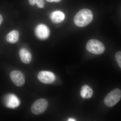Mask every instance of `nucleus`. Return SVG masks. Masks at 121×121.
<instances>
[{
  "instance_id": "obj_14",
  "label": "nucleus",
  "mask_w": 121,
  "mask_h": 121,
  "mask_svg": "<svg viewBox=\"0 0 121 121\" xmlns=\"http://www.w3.org/2000/svg\"><path fill=\"white\" fill-rule=\"evenodd\" d=\"M36 4L37 7L40 8H43L45 5V3L43 0H38Z\"/></svg>"
},
{
  "instance_id": "obj_13",
  "label": "nucleus",
  "mask_w": 121,
  "mask_h": 121,
  "mask_svg": "<svg viewBox=\"0 0 121 121\" xmlns=\"http://www.w3.org/2000/svg\"><path fill=\"white\" fill-rule=\"evenodd\" d=\"M115 58L118 64L119 67L121 68V52L119 51L115 54Z\"/></svg>"
},
{
  "instance_id": "obj_5",
  "label": "nucleus",
  "mask_w": 121,
  "mask_h": 121,
  "mask_svg": "<svg viewBox=\"0 0 121 121\" xmlns=\"http://www.w3.org/2000/svg\"><path fill=\"white\" fill-rule=\"evenodd\" d=\"M35 32L36 37L41 40L47 39L50 35V29L44 24L38 25L35 28Z\"/></svg>"
},
{
  "instance_id": "obj_1",
  "label": "nucleus",
  "mask_w": 121,
  "mask_h": 121,
  "mask_svg": "<svg viewBox=\"0 0 121 121\" xmlns=\"http://www.w3.org/2000/svg\"><path fill=\"white\" fill-rule=\"evenodd\" d=\"M92 12L88 9H84L79 11L74 18V22L76 26L83 27L89 24L93 20Z\"/></svg>"
},
{
  "instance_id": "obj_3",
  "label": "nucleus",
  "mask_w": 121,
  "mask_h": 121,
  "mask_svg": "<svg viewBox=\"0 0 121 121\" xmlns=\"http://www.w3.org/2000/svg\"><path fill=\"white\" fill-rule=\"evenodd\" d=\"M121 91L116 89L111 91L104 99V104L108 107H112L121 100Z\"/></svg>"
},
{
  "instance_id": "obj_16",
  "label": "nucleus",
  "mask_w": 121,
  "mask_h": 121,
  "mask_svg": "<svg viewBox=\"0 0 121 121\" xmlns=\"http://www.w3.org/2000/svg\"><path fill=\"white\" fill-rule=\"evenodd\" d=\"M48 2H60L61 0H46Z\"/></svg>"
},
{
  "instance_id": "obj_9",
  "label": "nucleus",
  "mask_w": 121,
  "mask_h": 121,
  "mask_svg": "<svg viewBox=\"0 0 121 121\" xmlns=\"http://www.w3.org/2000/svg\"><path fill=\"white\" fill-rule=\"evenodd\" d=\"M65 16L62 12L56 11L50 13V18L52 22L54 23L58 24L62 23L65 19Z\"/></svg>"
},
{
  "instance_id": "obj_11",
  "label": "nucleus",
  "mask_w": 121,
  "mask_h": 121,
  "mask_svg": "<svg viewBox=\"0 0 121 121\" xmlns=\"http://www.w3.org/2000/svg\"><path fill=\"white\" fill-rule=\"evenodd\" d=\"M6 39L7 42L9 43H16L19 39V33L17 30H13L7 35Z\"/></svg>"
},
{
  "instance_id": "obj_15",
  "label": "nucleus",
  "mask_w": 121,
  "mask_h": 121,
  "mask_svg": "<svg viewBox=\"0 0 121 121\" xmlns=\"http://www.w3.org/2000/svg\"><path fill=\"white\" fill-rule=\"evenodd\" d=\"M38 0H29V4L31 5H34L37 3Z\"/></svg>"
},
{
  "instance_id": "obj_6",
  "label": "nucleus",
  "mask_w": 121,
  "mask_h": 121,
  "mask_svg": "<svg viewBox=\"0 0 121 121\" xmlns=\"http://www.w3.org/2000/svg\"><path fill=\"white\" fill-rule=\"evenodd\" d=\"M38 78L41 82L50 84L55 82L56 77L55 74L52 72L43 71L40 72L38 74Z\"/></svg>"
},
{
  "instance_id": "obj_4",
  "label": "nucleus",
  "mask_w": 121,
  "mask_h": 121,
  "mask_svg": "<svg viewBox=\"0 0 121 121\" xmlns=\"http://www.w3.org/2000/svg\"><path fill=\"white\" fill-rule=\"evenodd\" d=\"M48 106V102L46 99H40L35 101L31 107V110L34 114L40 115L45 112Z\"/></svg>"
},
{
  "instance_id": "obj_18",
  "label": "nucleus",
  "mask_w": 121,
  "mask_h": 121,
  "mask_svg": "<svg viewBox=\"0 0 121 121\" xmlns=\"http://www.w3.org/2000/svg\"><path fill=\"white\" fill-rule=\"evenodd\" d=\"M68 121H76V120L75 119H73V118H69V119H68Z\"/></svg>"
},
{
  "instance_id": "obj_7",
  "label": "nucleus",
  "mask_w": 121,
  "mask_h": 121,
  "mask_svg": "<svg viewBox=\"0 0 121 121\" xmlns=\"http://www.w3.org/2000/svg\"><path fill=\"white\" fill-rule=\"evenodd\" d=\"M4 103L8 108L14 109L19 106L20 100L18 97L13 94H9L5 96Z\"/></svg>"
},
{
  "instance_id": "obj_2",
  "label": "nucleus",
  "mask_w": 121,
  "mask_h": 121,
  "mask_svg": "<svg viewBox=\"0 0 121 121\" xmlns=\"http://www.w3.org/2000/svg\"><path fill=\"white\" fill-rule=\"evenodd\" d=\"M86 48L89 52L96 55L102 54L105 50L104 44L95 39H91L88 41L86 44Z\"/></svg>"
},
{
  "instance_id": "obj_8",
  "label": "nucleus",
  "mask_w": 121,
  "mask_h": 121,
  "mask_svg": "<svg viewBox=\"0 0 121 121\" xmlns=\"http://www.w3.org/2000/svg\"><path fill=\"white\" fill-rule=\"evenodd\" d=\"M10 77L12 82L17 86H22L25 82V76L22 72L20 71L16 70L11 72Z\"/></svg>"
},
{
  "instance_id": "obj_17",
  "label": "nucleus",
  "mask_w": 121,
  "mask_h": 121,
  "mask_svg": "<svg viewBox=\"0 0 121 121\" xmlns=\"http://www.w3.org/2000/svg\"><path fill=\"white\" fill-rule=\"evenodd\" d=\"M2 21H3V17H2V16H1V15L0 14V25L2 23Z\"/></svg>"
},
{
  "instance_id": "obj_12",
  "label": "nucleus",
  "mask_w": 121,
  "mask_h": 121,
  "mask_svg": "<svg viewBox=\"0 0 121 121\" xmlns=\"http://www.w3.org/2000/svg\"><path fill=\"white\" fill-rule=\"evenodd\" d=\"M93 90L88 85H84L81 88L80 95L83 99H89L92 97Z\"/></svg>"
},
{
  "instance_id": "obj_10",
  "label": "nucleus",
  "mask_w": 121,
  "mask_h": 121,
  "mask_svg": "<svg viewBox=\"0 0 121 121\" xmlns=\"http://www.w3.org/2000/svg\"><path fill=\"white\" fill-rule=\"evenodd\" d=\"M19 54L21 60L24 63L28 64L31 62L32 56L28 50L25 48H22L20 50Z\"/></svg>"
}]
</instances>
